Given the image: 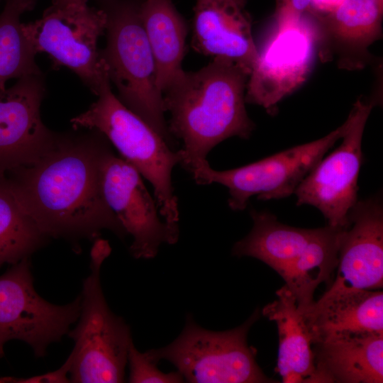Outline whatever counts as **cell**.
<instances>
[{"label":"cell","mask_w":383,"mask_h":383,"mask_svg":"<svg viewBox=\"0 0 383 383\" xmlns=\"http://www.w3.org/2000/svg\"><path fill=\"white\" fill-rule=\"evenodd\" d=\"M108 241L97 238L90 253L89 274L83 280L77 326L67 335L74 346L69 372L71 382H125L129 346V326L109 307L101 283V269L111 253Z\"/></svg>","instance_id":"obj_5"},{"label":"cell","mask_w":383,"mask_h":383,"mask_svg":"<svg viewBox=\"0 0 383 383\" xmlns=\"http://www.w3.org/2000/svg\"><path fill=\"white\" fill-rule=\"evenodd\" d=\"M250 214L253 221L252 228L245 238L235 243L232 254L256 258L280 276L318 231V228H300L283 224L267 211L252 209Z\"/></svg>","instance_id":"obj_21"},{"label":"cell","mask_w":383,"mask_h":383,"mask_svg":"<svg viewBox=\"0 0 383 383\" xmlns=\"http://www.w3.org/2000/svg\"><path fill=\"white\" fill-rule=\"evenodd\" d=\"M97 99L87 111L71 119L73 128L101 133L153 187L161 216L178 226L177 198L172 183L173 167L182 161L174 150L141 118L128 109L113 93L109 78L100 87Z\"/></svg>","instance_id":"obj_3"},{"label":"cell","mask_w":383,"mask_h":383,"mask_svg":"<svg viewBox=\"0 0 383 383\" xmlns=\"http://www.w3.org/2000/svg\"><path fill=\"white\" fill-rule=\"evenodd\" d=\"M139 6L125 1H109L104 5L106 45L100 55L109 80L117 89L119 100L174 149Z\"/></svg>","instance_id":"obj_4"},{"label":"cell","mask_w":383,"mask_h":383,"mask_svg":"<svg viewBox=\"0 0 383 383\" xmlns=\"http://www.w3.org/2000/svg\"><path fill=\"white\" fill-rule=\"evenodd\" d=\"M106 23L102 8L70 0L52 1L40 18L23 26L37 53L45 52L54 66L70 69L96 95L109 78L97 47Z\"/></svg>","instance_id":"obj_7"},{"label":"cell","mask_w":383,"mask_h":383,"mask_svg":"<svg viewBox=\"0 0 383 383\" xmlns=\"http://www.w3.org/2000/svg\"><path fill=\"white\" fill-rule=\"evenodd\" d=\"M45 94L43 74L24 76L0 89V178L38 162L55 147L58 133L44 125L40 114Z\"/></svg>","instance_id":"obj_13"},{"label":"cell","mask_w":383,"mask_h":383,"mask_svg":"<svg viewBox=\"0 0 383 383\" xmlns=\"http://www.w3.org/2000/svg\"><path fill=\"white\" fill-rule=\"evenodd\" d=\"M259 317L256 309L242 325L213 331L199 326L189 313L173 342L146 353L157 363L169 361L187 382H276L263 373L256 361V350L248 344V333Z\"/></svg>","instance_id":"obj_6"},{"label":"cell","mask_w":383,"mask_h":383,"mask_svg":"<svg viewBox=\"0 0 383 383\" xmlns=\"http://www.w3.org/2000/svg\"><path fill=\"white\" fill-rule=\"evenodd\" d=\"M372 107V104L357 99L348 116V126L340 146L319 161L294 193L297 206L316 207L328 226L348 227V213L358 201L362 140Z\"/></svg>","instance_id":"obj_10"},{"label":"cell","mask_w":383,"mask_h":383,"mask_svg":"<svg viewBox=\"0 0 383 383\" xmlns=\"http://www.w3.org/2000/svg\"><path fill=\"white\" fill-rule=\"evenodd\" d=\"M277 299L266 305L262 311L277 327L276 370L284 383H312L316 370L314 356L303 314L284 286L277 291Z\"/></svg>","instance_id":"obj_19"},{"label":"cell","mask_w":383,"mask_h":383,"mask_svg":"<svg viewBox=\"0 0 383 383\" xmlns=\"http://www.w3.org/2000/svg\"><path fill=\"white\" fill-rule=\"evenodd\" d=\"M80 308V295L65 305L42 298L34 287L30 258L11 265L0 275V358L12 340L27 343L35 357H45L50 344L67 335Z\"/></svg>","instance_id":"obj_9"},{"label":"cell","mask_w":383,"mask_h":383,"mask_svg":"<svg viewBox=\"0 0 383 383\" xmlns=\"http://www.w3.org/2000/svg\"><path fill=\"white\" fill-rule=\"evenodd\" d=\"M100 132L58 133L55 147L38 162L6 175L26 213L48 237L77 247L104 230L121 239L126 231L109 206L101 187V165L111 149Z\"/></svg>","instance_id":"obj_1"},{"label":"cell","mask_w":383,"mask_h":383,"mask_svg":"<svg viewBox=\"0 0 383 383\" xmlns=\"http://www.w3.org/2000/svg\"><path fill=\"white\" fill-rule=\"evenodd\" d=\"M283 1H284V0H277V6L279 5Z\"/></svg>","instance_id":"obj_29"},{"label":"cell","mask_w":383,"mask_h":383,"mask_svg":"<svg viewBox=\"0 0 383 383\" xmlns=\"http://www.w3.org/2000/svg\"><path fill=\"white\" fill-rule=\"evenodd\" d=\"M346 228L327 225L281 275L284 285L294 297L300 311L313 301L317 287L329 279L336 269L341 240Z\"/></svg>","instance_id":"obj_22"},{"label":"cell","mask_w":383,"mask_h":383,"mask_svg":"<svg viewBox=\"0 0 383 383\" xmlns=\"http://www.w3.org/2000/svg\"><path fill=\"white\" fill-rule=\"evenodd\" d=\"M101 187L109 206L133 238L129 251L134 258H153L162 244L177 242L179 226L164 220L141 174L111 148L102 162Z\"/></svg>","instance_id":"obj_12"},{"label":"cell","mask_w":383,"mask_h":383,"mask_svg":"<svg viewBox=\"0 0 383 383\" xmlns=\"http://www.w3.org/2000/svg\"><path fill=\"white\" fill-rule=\"evenodd\" d=\"M383 0H342L331 11L316 13L318 55L336 59L339 68L358 70L372 60L368 48L382 36Z\"/></svg>","instance_id":"obj_15"},{"label":"cell","mask_w":383,"mask_h":383,"mask_svg":"<svg viewBox=\"0 0 383 383\" xmlns=\"http://www.w3.org/2000/svg\"><path fill=\"white\" fill-rule=\"evenodd\" d=\"M335 279L325 294L383 286V207L379 198L357 201L348 213Z\"/></svg>","instance_id":"obj_14"},{"label":"cell","mask_w":383,"mask_h":383,"mask_svg":"<svg viewBox=\"0 0 383 383\" xmlns=\"http://www.w3.org/2000/svg\"><path fill=\"white\" fill-rule=\"evenodd\" d=\"M312 1L313 0H284L277 6V28L288 27L299 23L303 15L311 9Z\"/></svg>","instance_id":"obj_26"},{"label":"cell","mask_w":383,"mask_h":383,"mask_svg":"<svg viewBox=\"0 0 383 383\" xmlns=\"http://www.w3.org/2000/svg\"><path fill=\"white\" fill-rule=\"evenodd\" d=\"M234 1H235L241 6H243V7L244 6L245 0H234Z\"/></svg>","instance_id":"obj_28"},{"label":"cell","mask_w":383,"mask_h":383,"mask_svg":"<svg viewBox=\"0 0 383 383\" xmlns=\"http://www.w3.org/2000/svg\"><path fill=\"white\" fill-rule=\"evenodd\" d=\"M312 345V383H382L383 333L345 334Z\"/></svg>","instance_id":"obj_18"},{"label":"cell","mask_w":383,"mask_h":383,"mask_svg":"<svg viewBox=\"0 0 383 383\" xmlns=\"http://www.w3.org/2000/svg\"><path fill=\"white\" fill-rule=\"evenodd\" d=\"M53 1L61 2V1H69V0H53Z\"/></svg>","instance_id":"obj_30"},{"label":"cell","mask_w":383,"mask_h":383,"mask_svg":"<svg viewBox=\"0 0 383 383\" xmlns=\"http://www.w3.org/2000/svg\"><path fill=\"white\" fill-rule=\"evenodd\" d=\"M141 21L156 67V84L162 93L184 70L187 24L171 0H145Z\"/></svg>","instance_id":"obj_20"},{"label":"cell","mask_w":383,"mask_h":383,"mask_svg":"<svg viewBox=\"0 0 383 383\" xmlns=\"http://www.w3.org/2000/svg\"><path fill=\"white\" fill-rule=\"evenodd\" d=\"M248 77L233 61L214 57L197 71L184 70L163 92L169 131L183 143L179 165L190 174L223 140L250 138L255 125L245 109Z\"/></svg>","instance_id":"obj_2"},{"label":"cell","mask_w":383,"mask_h":383,"mask_svg":"<svg viewBox=\"0 0 383 383\" xmlns=\"http://www.w3.org/2000/svg\"><path fill=\"white\" fill-rule=\"evenodd\" d=\"M127 364L129 367L128 382L131 383H179L184 382L182 375L177 370L165 373L157 367V362L152 360L146 352H140L133 341L128 352Z\"/></svg>","instance_id":"obj_25"},{"label":"cell","mask_w":383,"mask_h":383,"mask_svg":"<svg viewBox=\"0 0 383 383\" xmlns=\"http://www.w3.org/2000/svg\"><path fill=\"white\" fill-rule=\"evenodd\" d=\"M49 239L18 204L6 177L0 178V268L30 258Z\"/></svg>","instance_id":"obj_24"},{"label":"cell","mask_w":383,"mask_h":383,"mask_svg":"<svg viewBox=\"0 0 383 383\" xmlns=\"http://www.w3.org/2000/svg\"><path fill=\"white\" fill-rule=\"evenodd\" d=\"M194 12L193 49L205 56L231 60L250 75L258 51L243 7L234 0H196Z\"/></svg>","instance_id":"obj_16"},{"label":"cell","mask_w":383,"mask_h":383,"mask_svg":"<svg viewBox=\"0 0 383 383\" xmlns=\"http://www.w3.org/2000/svg\"><path fill=\"white\" fill-rule=\"evenodd\" d=\"M73 362L70 353L65 362L58 369L30 377H1L0 383H68L71 382L69 372Z\"/></svg>","instance_id":"obj_27"},{"label":"cell","mask_w":383,"mask_h":383,"mask_svg":"<svg viewBox=\"0 0 383 383\" xmlns=\"http://www.w3.org/2000/svg\"><path fill=\"white\" fill-rule=\"evenodd\" d=\"M348 123L347 118L340 126L320 139L243 167L218 171L212 169L206 160L193 171V179L200 185L218 183L227 187L228 204L233 211L244 210L254 195L264 201L288 197L328 150L342 138Z\"/></svg>","instance_id":"obj_8"},{"label":"cell","mask_w":383,"mask_h":383,"mask_svg":"<svg viewBox=\"0 0 383 383\" xmlns=\"http://www.w3.org/2000/svg\"><path fill=\"white\" fill-rule=\"evenodd\" d=\"M312 344L350 333H383L382 290L323 294L301 311Z\"/></svg>","instance_id":"obj_17"},{"label":"cell","mask_w":383,"mask_h":383,"mask_svg":"<svg viewBox=\"0 0 383 383\" xmlns=\"http://www.w3.org/2000/svg\"><path fill=\"white\" fill-rule=\"evenodd\" d=\"M34 4L35 0H8L0 14V89L10 79L43 74L21 22L23 14Z\"/></svg>","instance_id":"obj_23"},{"label":"cell","mask_w":383,"mask_h":383,"mask_svg":"<svg viewBox=\"0 0 383 383\" xmlns=\"http://www.w3.org/2000/svg\"><path fill=\"white\" fill-rule=\"evenodd\" d=\"M319 34L315 19L303 16L275 32L257 49L258 58L247 82L245 102L274 115L277 104L309 77L318 55Z\"/></svg>","instance_id":"obj_11"}]
</instances>
